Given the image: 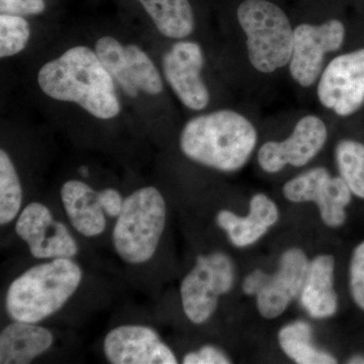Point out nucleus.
<instances>
[{"mask_svg": "<svg viewBox=\"0 0 364 364\" xmlns=\"http://www.w3.org/2000/svg\"><path fill=\"white\" fill-rule=\"evenodd\" d=\"M23 189L11 157L0 150V224H9L20 213Z\"/></svg>", "mask_w": 364, "mask_h": 364, "instance_id": "nucleus-23", "label": "nucleus"}, {"mask_svg": "<svg viewBox=\"0 0 364 364\" xmlns=\"http://www.w3.org/2000/svg\"><path fill=\"white\" fill-rule=\"evenodd\" d=\"M107 360L114 364H176L173 351L154 329L126 325L107 333L104 341Z\"/></svg>", "mask_w": 364, "mask_h": 364, "instance_id": "nucleus-15", "label": "nucleus"}, {"mask_svg": "<svg viewBox=\"0 0 364 364\" xmlns=\"http://www.w3.org/2000/svg\"><path fill=\"white\" fill-rule=\"evenodd\" d=\"M203 63L202 48L191 41L172 45L162 59L163 74L170 87L193 111H202L210 102V93L200 76Z\"/></svg>", "mask_w": 364, "mask_h": 364, "instance_id": "nucleus-13", "label": "nucleus"}, {"mask_svg": "<svg viewBox=\"0 0 364 364\" xmlns=\"http://www.w3.org/2000/svg\"><path fill=\"white\" fill-rule=\"evenodd\" d=\"M335 258L321 254L310 261L299 301L306 314L316 320H325L338 310V294L334 289Z\"/></svg>", "mask_w": 364, "mask_h": 364, "instance_id": "nucleus-17", "label": "nucleus"}, {"mask_svg": "<svg viewBox=\"0 0 364 364\" xmlns=\"http://www.w3.org/2000/svg\"><path fill=\"white\" fill-rule=\"evenodd\" d=\"M349 289L354 303L364 312V241L352 252L349 264Z\"/></svg>", "mask_w": 364, "mask_h": 364, "instance_id": "nucleus-25", "label": "nucleus"}, {"mask_svg": "<svg viewBox=\"0 0 364 364\" xmlns=\"http://www.w3.org/2000/svg\"><path fill=\"white\" fill-rule=\"evenodd\" d=\"M179 144L188 159L220 171L234 172L250 159L257 132L243 114L221 109L188 121Z\"/></svg>", "mask_w": 364, "mask_h": 364, "instance_id": "nucleus-2", "label": "nucleus"}, {"mask_svg": "<svg viewBox=\"0 0 364 364\" xmlns=\"http://www.w3.org/2000/svg\"><path fill=\"white\" fill-rule=\"evenodd\" d=\"M267 272H263L262 269H254L252 272L249 273L247 277L243 280L242 284V289L246 296H256L259 293L261 287L264 284L265 277Z\"/></svg>", "mask_w": 364, "mask_h": 364, "instance_id": "nucleus-29", "label": "nucleus"}, {"mask_svg": "<svg viewBox=\"0 0 364 364\" xmlns=\"http://www.w3.org/2000/svg\"><path fill=\"white\" fill-rule=\"evenodd\" d=\"M345 28L338 20L322 25L303 23L294 30V47L289 61L291 76L299 85L309 87L318 80L327 53L343 45Z\"/></svg>", "mask_w": 364, "mask_h": 364, "instance_id": "nucleus-10", "label": "nucleus"}, {"mask_svg": "<svg viewBox=\"0 0 364 364\" xmlns=\"http://www.w3.org/2000/svg\"><path fill=\"white\" fill-rule=\"evenodd\" d=\"M234 282V263L226 253L198 255L181 284L182 308L188 320L196 325L210 320L220 298L232 291Z\"/></svg>", "mask_w": 364, "mask_h": 364, "instance_id": "nucleus-6", "label": "nucleus"}, {"mask_svg": "<svg viewBox=\"0 0 364 364\" xmlns=\"http://www.w3.org/2000/svg\"><path fill=\"white\" fill-rule=\"evenodd\" d=\"M340 176L351 193L364 200V143L342 140L335 149Z\"/></svg>", "mask_w": 364, "mask_h": 364, "instance_id": "nucleus-22", "label": "nucleus"}, {"mask_svg": "<svg viewBox=\"0 0 364 364\" xmlns=\"http://www.w3.org/2000/svg\"><path fill=\"white\" fill-rule=\"evenodd\" d=\"M78 171L83 177L90 176V168L87 166H81Z\"/></svg>", "mask_w": 364, "mask_h": 364, "instance_id": "nucleus-31", "label": "nucleus"}, {"mask_svg": "<svg viewBox=\"0 0 364 364\" xmlns=\"http://www.w3.org/2000/svg\"><path fill=\"white\" fill-rule=\"evenodd\" d=\"M38 85L47 97L80 105L97 119H114L121 112L114 78L86 46L70 48L43 65Z\"/></svg>", "mask_w": 364, "mask_h": 364, "instance_id": "nucleus-1", "label": "nucleus"}, {"mask_svg": "<svg viewBox=\"0 0 364 364\" xmlns=\"http://www.w3.org/2000/svg\"><path fill=\"white\" fill-rule=\"evenodd\" d=\"M61 198L67 217L74 229L85 237L104 233L107 227L100 191L85 182L68 181L62 186Z\"/></svg>", "mask_w": 364, "mask_h": 364, "instance_id": "nucleus-18", "label": "nucleus"}, {"mask_svg": "<svg viewBox=\"0 0 364 364\" xmlns=\"http://www.w3.org/2000/svg\"><path fill=\"white\" fill-rule=\"evenodd\" d=\"M158 31L169 39L188 37L195 28V16L188 0H139Z\"/></svg>", "mask_w": 364, "mask_h": 364, "instance_id": "nucleus-20", "label": "nucleus"}, {"mask_svg": "<svg viewBox=\"0 0 364 364\" xmlns=\"http://www.w3.org/2000/svg\"><path fill=\"white\" fill-rule=\"evenodd\" d=\"M277 340L287 358L298 364H335L337 359L314 345L313 330L305 321H294L279 330Z\"/></svg>", "mask_w": 364, "mask_h": 364, "instance_id": "nucleus-21", "label": "nucleus"}, {"mask_svg": "<svg viewBox=\"0 0 364 364\" xmlns=\"http://www.w3.org/2000/svg\"><path fill=\"white\" fill-rule=\"evenodd\" d=\"M321 104L340 117H348L364 105V49L340 55L330 62L318 85Z\"/></svg>", "mask_w": 364, "mask_h": 364, "instance_id": "nucleus-9", "label": "nucleus"}, {"mask_svg": "<svg viewBox=\"0 0 364 364\" xmlns=\"http://www.w3.org/2000/svg\"><path fill=\"white\" fill-rule=\"evenodd\" d=\"M237 18L247 37L249 60L256 70L272 73L291 61L294 30L280 7L268 0H245Z\"/></svg>", "mask_w": 364, "mask_h": 364, "instance_id": "nucleus-5", "label": "nucleus"}, {"mask_svg": "<svg viewBox=\"0 0 364 364\" xmlns=\"http://www.w3.org/2000/svg\"><path fill=\"white\" fill-rule=\"evenodd\" d=\"M348 363L363 364L364 363V356H361V355L352 356V358L350 359H349Z\"/></svg>", "mask_w": 364, "mask_h": 364, "instance_id": "nucleus-30", "label": "nucleus"}, {"mask_svg": "<svg viewBox=\"0 0 364 364\" xmlns=\"http://www.w3.org/2000/svg\"><path fill=\"white\" fill-rule=\"evenodd\" d=\"M279 220V207L264 193H256L251 198L245 217L229 210H220L215 217L218 226L226 232L230 242L237 248L254 245Z\"/></svg>", "mask_w": 364, "mask_h": 364, "instance_id": "nucleus-16", "label": "nucleus"}, {"mask_svg": "<svg viewBox=\"0 0 364 364\" xmlns=\"http://www.w3.org/2000/svg\"><path fill=\"white\" fill-rule=\"evenodd\" d=\"M95 51L128 97H138L140 91L149 95L162 92L163 81L159 71L138 46H123L114 37L105 36L97 40Z\"/></svg>", "mask_w": 364, "mask_h": 364, "instance_id": "nucleus-7", "label": "nucleus"}, {"mask_svg": "<svg viewBox=\"0 0 364 364\" xmlns=\"http://www.w3.org/2000/svg\"><path fill=\"white\" fill-rule=\"evenodd\" d=\"M309 265L310 260L303 249L289 248L282 254L277 272L267 273L255 296L261 317L274 320L286 312L301 294Z\"/></svg>", "mask_w": 364, "mask_h": 364, "instance_id": "nucleus-14", "label": "nucleus"}, {"mask_svg": "<svg viewBox=\"0 0 364 364\" xmlns=\"http://www.w3.org/2000/svg\"><path fill=\"white\" fill-rule=\"evenodd\" d=\"M284 198L291 203H315L326 226L339 228L346 221L350 188L341 176H332L325 167H315L287 181Z\"/></svg>", "mask_w": 364, "mask_h": 364, "instance_id": "nucleus-8", "label": "nucleus"}, {"mask_svg": "<svg viewBox=\"0 0 364 364\" xmlns=\"http://www.w3.org/2000/svg\"><path fill=\"white\" fill-rule=\"evenodd\" d=\"M45 0H0L1 14L14 16H37L44 13Z\"/></svg>", "mask_w": 364, "mask_h": 364, "instance_id": "nucleus-26", "label": "nucleus"}, {"mask_svg": "<svg viewBox=\"0 0 364 364\" xmlns=\"http://www.w3.org/2000/svg\"><path fill=\"white\" fill-rule=\"evenodd\" d=\"M166 224V203L157 188L147 186L124 198L112 242L119 257L130 264L147 262L156 252Z\"/></svg>", "mask_w": 364, "mask_h": 364, "instance_id": "nucleus-4", "label": "nucleus"}, {"mask_svg": "<svg viewBox=\"0 0 364 364\" xmlns=\"http://www.w3.org/2000/svg\"><path fill=\"white\" fill-rule=\"evenodd\" d=\"M327 138L324 122L312 114L306 116L299 119L286 140L263 144L258 151V163L267 173H277L287 165L305 166L323 149Z\"/></svg>", "mask_w": 364, "mask_h": 364, "instance_id": "nucleus-12", "label": "nucleus"}, {"mask_svg": "<svg viewBox=\"0 0 364 364\" xmlns=\"http://www.w3.org/2000/svg\"><path fill=\"white\" fill-rule=\"evenodd\" d=\"M82 270L70 258L36 265L14 279L7 289L6 309L20 322H38L58 312L77 291Z\"/></svg>", "mask_w": 364, "mask_h": 364, "instance_id": "nucleus-3", "label": "nucleus"}, {"mask_svg": "<svg viewBox=\"0 0 364 364\" xmlns=\"http://www.w3.org/2000/svg\"><path fill=\"white\" fill-rule=\"evenodd\" d=\"M49 330L33 323L14 321L0 334V363L28 364L52 346Z\"/></svg>", "mask_w": 364, "mask_h": 364, "instance_id": "nucleus-19", "label": "nucleus"}, {"mask_svg": "<svg viewBox=\"0 0 364 364\" xmlns=\"http://www.w3.org/2000/svg\"><path fill=\"white\" fill-rule=\"evenodd\" d=\"M16 232L38 259L71 258L78 252L77 243L68 228L56 221L51 210L43 203H32L23 208Z\"/></svg>", "mask_w": 364, "mask_h": 364, "instance_id": "nucleus-11", "label": "nucleus"}, {"mask_svg": "<svg viewBox=\"0 0 364 364\" xmlns=\"http://www.w3.org/2000/svg\"><path fill=\"white\" fill-rule=\"evenodd\" d=\"M31 38V26L21 16H0V58L16 56L23 51Z\"/></svg>", "mask_w": 364, "mask_h": 364, "instance_id": "nucleus-24", "label": "nucleus"}, {"mask_svg": "<svg viewBox=\"0 0 364 364\" xmlns=\"http://www.w3.org/2000/svg\"><path fill=\"white\" fill-rule=\"evenodd\" d=\"M100 198L105 214L112 218H117L123 210L124 198L121 193L114 188H105L100 191Z\"/></svg>", "mask_w": 364, "mask_h": 364, "instance_id": "nucleus-28", "label": "nucleus"}, {"mask_svg": "<svg viewBox=\"0 0 364 364\" xmlns=\"http://www.w3.org/2000/svg\"><path fill=\"white\" fill-rule=\"evenodd\" d=\"M183 364H229L231 359L218 347L205 345L200 350L189 352L182 359Z\"/></svg>", "mask_w": 364, "mask_h": 364, "instance_id": "nucleus-27", "label": "nucleus"}]
</instances>
